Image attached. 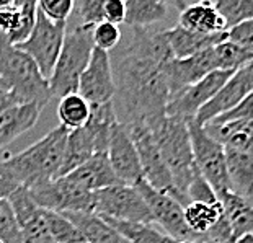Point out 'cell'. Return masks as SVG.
<instances>
[{"label":"cell","instance_id":"6da1fadb","mask_svg":"<svg viewBox=\"0 0 253 243\" xmlns=\"http://www.w3.org/2000/svg\"><path fill=\"white\" fill-rule=\"evenodd\" d=\"M173 59L165 30L154 26L131 28L129 36L116 46L111 61L116 88L113 108L118 122L126 131L152 129L167 118L169 66Z\"/></svg>","mask_w":253,"mask_h":243},{"label":"cell","instance_id":"7a4b0ae2","mask_svg":"<svg viewBox=\"0 0 253 243\" xmlns=\"http://www.w3.org/2000/svg\"><path fill=\"white\" fill-rule=\"evenodd\" d=\"M67 136V129L57 126L28 149L18 154H7L2 159V163L18 185L25 188L57 180L66 152Z\"/></svg>","mask_w":253,"mask_h":243},{"label":"cell","instance_id":"3957f363","mask_svg":"<svg viewBox=\"0 0 253 243\" xmlns=\"http://www.w3.org/2000/svg\"><path fill=\"white\" fill-rule=\"evenodd\" d=\"M150 131H152L155 144H157L167 168L171 175V180H173V199H176L183 207H186L190 204L188 188L198 170L195 159H193L188 122L178 120V118L167 116Z\"/></svg>","mask_w":253,"mask_h":243},{"label":"cell","instance_id":"277c9868","mask_svg":"<svg viewBox=\"0 0 253 243\" xmlns=\"http://www.w3.org/2000/svg\"><path fill=\"white\" fill-rule=\"evenodd\" d=\"M0 80L7 85L20 105L35 103L44 108L52 98L49 82L28 54L10 44L0 35Z\"/></svg>","mask_w":253,"mask_h":243},{"label":"cell","instance_id":"5b68a950","mask_svg":"<svg viewBox=\"0 0 253 243\" xmlns=\"http://www.w3.org/2000/svg\"><path fill=\"white\" fill-rule=\"evenodd\" d=\"M93 49L91 25H80L71 33H66L61 54L56 61L52 75L47 80L52 96L64 98L67 95L77 93L80 77L88 66Z\"/></svg>","mask_w":253,"mask_h":243},{"label":"cell","instance_id":"8992f818","mask_svg":"<svg viewBox=\"0 0 253 243\" xmlns=\"http://www.w3.org/2000/svg\"><path fill=\"white\" fill-rule=\"evenodd\" d=\"M93 214L120 222L155 224L144 198L136 188L127 185H115L95 191Z\"/></svg>","mask_w":253,"mask_h":243},{"label":"cell","instance_id":"52a82bcc","mask_svg":"<svg viewBox=\"0 0 253 243\" xmlns=\"http://www.w3.org/2000/svg\"><path fill=\"white\" fill-rule=\"evenodd\" d=\"M190 131L193 159L198 171L204 176L216 194L230 191L227 163H225V149L217 140H214L206 129L199 126L195 121H186Z\"/></svg>","mask_w":253,"mask_h":243},{"label":"cell","instance_id":"ba28073f","mask_svg":"<svg viewBox=\"0 0 253 243\" xmlns=\"http://www.w3.org/2000/svg\"><path fill=\"white\" fill-rule=\"evenodd\" d=\"M28 190L40 209L59 214L93 212V193L69 180L67 176L40 183Z\"/></svg>","mask_w":253,"mask_h":243},{"label":"cell","instance_id":"9c48e42d","mask_svg":"<svg viewBox=\"0 0 253 243\" xmlns=\"http://www.w3.org/2000/svg\"><path fill=\"white\" fill-rule=\"evenodd\" d=\"M66 26L67 23L51 21L42 15V12L38 10L36 23L30 38L17 46L20 51L26 52L33 59L46 80H49V77L52 75L56 61L59 54H61L64 38H66Z\"/></svg>","mask_w":253,"mask_h":243},{"label":"cell","instance_id":"30bf717a","mask_svg":"<svg viewBox=\"0 0 253 243\" xmlns=\"http://www.w3.org/2000/svg\"><path fill=\"white\" fill-rule=\"evenodd\" d=\"M134 188L144 198V201L154 217V222H157L162 227L167 237L178 242H201V239L196 234H193L188 229L185 222V214H183V206L176 199L165 193L154 190L144 178L139 183H136Z\"/></svg>","mask_w":253,"mask_h":243},{"label":"cell","instance_id":"8fae6325","mask_svg":"<svg viewBox=\"0 0 253 243\" xmlns=\"http://www.w3.org/2000/svg\"><path fill=\"white\" fill-rule=\"evenodd\" d=\"M234 72H224V70H216V72L206 75L199 82L190 85V87L181 88L176 93L170 95L169 103H167L165 115L169 118H178L183 121L195 120L198 111L212 100V96L222 88V85L230 79Z\"/></svg>","mask_w":253,"mask_h":243},{"label":"cell","instance_id":"7c38bea8","mask_svg":"<svg viewBox=\"0 0 253 243\" xmlns=\"http://www.w3.org/2000/svg\"><path fill=\"white\" fill-rule=\"evenodd\" d=\"M131 136L134 145H136L139 160L142 166V176L154 190L160 193H165L169 196H175L173 180L165 162L162 159V154L155 144V139L152 136V131L149 127H136L127 131Z\"/></svg>","mask_w":253,"mask_h":243},{"label":"cell","instance_id":"4fadbf2b","mask_svg":"<svg viewBox=\"0 0 253 243\" xmlns=\"http://www.w3.org/2000/svg\"><path fill=\"white\" fill-rule=\"evenodd\" d=\"M253 91V62L247 64L245 67L239 69L230 75V79L222 85L211 101H208L195 116V121L199 126H206L216 118L235 108Z\"/></svg>","mask_w":253,"mask_h":243},{"label":"cell","instance_id":"5bb4252c","mask_svg":"<svg viewBox=\"0 0 253 243\" xmlns=\"http://www.w3.org/2000/svg\"><path fill=\"white\" fill-rule=\"evenodd\" d=\"M115 91L116 88L110 52L95 47L88 66L80 77L77 93L84 100H87L88 105H103L113 101Z\"/></svg>","mask_w":253,"mask_h":243},{"label":"cell","instance_id":"9a60e30c","mask_svg":"<svg viewBox=\"0 0 253 243\" xmlns=\"http://www.w3.org/2000/svg\"><path fill=\"white\" fill-rule=\"evenodd\" d=\"M106 155H108L111 168L121 185L134 186L144 178L136 145H134L129 132L120 122H116L111 131Z\"/></svg>","mask_w":253,"mask_h":243},{"label":"cell","instance_id":"2e32d148","mask_svg":"<svg viewBox=\"0 0 253 243\" xmlns=\"http://www.w3.org/2000/svg\"><path fill=\"white\" fill-rule=\"evenodd\" d=\"M216 70L217 66H216V57H214L212 47L186 59H173L169 66L170 95L199 82L201 79L216 72Z\"/></svg>","mask_w":253,"mask_h":243},{"label":"cell","instance_id":"e0dca14e","mask_svg":"<svg viewBox=\"0 0 253 243\" xmlns=\"http://www.w3.org/2000/svg\"><path fill=\"white\" fill-rule=\"evenodd\" d=\"M180 12V26L201 35L225 33V23L214 7V2H176Z\"/></svg>","mask_w":253,"mask_h":243},{"label":"cell","instance_id":"ac0fdd59","mask_svg":"<svg viewBox=\"0 0 253 243\" xmlns=\"http://www.w3.org/2000/svg\"><path fill=\"white\" fill-rule=\"evenodd\" d=\"M165 40L169 42V47L175 59H186L201 51L211 49L219 42L225 41V33L201 35L176 25L173 28L165 30Z\"/></svg>","mask_w":253,"mask_h":243},{"label":"cell","instance_id":"d6986e66","mask_svg":"<svg viewBox=\"0 0 253 243\" xmlns=\"http://www.w3.org/2000/svg\"><path fill=\"white\" fill-rule=\"evenodd\" d=\"M67 178L85 188V190H88L90 193L100 191L108 186L121 185L111 168L106 154H95L84 165H80L77 170L69 173Z\"/></svg>","mask_w":253,"mask_h":243},{"label":"cell","instance_id":"ffe728a7","mask_svg":"<svg viewBox=\"0 0 253 243\" xmlns=\"http://www.w3.org/2000/svg\"><path fill=\"white\" fill-rule=\"evenodd\" d=\"M204 129L225 150L253 155V121L206 124Z\"/></svg>","mask_w":253,"mask_h":243},{"label":"cell","instance_id":"44dd1931","mask_svg":"<svg viewBox=\"0 0 253 243\" xmlns=\"http://www.w3.org/2000/svg\"><path fill=\"white\" fill-rule=\"evenodd\" d=\"M42 108L35 103L15 105L0 115V149L30 131L40 120Z\"/></svg>","mask_w":253,"mask_h":243},{"label":"cell","instance_id":"7402d4cb","mask_svg":"<svg viewBox=\"0 0 253 243\" xmlns=\"http://www.w3.org/2000/svg\"><path fill=\"white\" fill-rule=\"evenodd\" d=\"M95 154L101 152L98 149V144H96V139L93 137V134L90 132L87 126L75 129V131H69L59 178H64L69 173H72L74 170H77L80 165H84Z\"/></svg>","mask_w":253,"mask_h":243},{"label":"cell","instance_id":"603a6c76","mask_svg":"<svg viewBox=\"0 0 253 243\" xmlns=\"http://www.w3.org/2000/svg\"><path fill=\"white\" fill-rule=\"evenodd\" d=\"M230 191L253 206V155L225 150Z\"/></svg>","mask_w":253,"mask_h":243},{"label":"cell","instance_id":"cb8c5ba5","mask_svg":"<svg viewBox=\"0 0 253 243\" xmlns=\"http://www.w3.org/2000/svg\"><path fill=\"white\" fill-rule=\"evenodd\" d=\"M64 215L82 234L85 243H129L93 212H66Z\"/></svg>","mask_w":253,"mask_h":243},{"label":"cell","instance_id":"d4e9b609","mask_svg":"<svg viewBox=\"0 0 253 243\" xmlns=\"http://www.w3.org/2000/svg\"><path fill=\"white\" fill-rule=\"evenodd\" d=\"M219 202L222 204L224 212L227 215L232 242L244 235H253V206L239 198L232 191H224L217 194Z\"/></svg>","mask_w":253,"mask_h":243},{"label":"cell","instance_id":"484cf974","mask_svg":"<svg viewBox=\"0 0 253 243\" xmlns=\"http://www.w3.org/2000/svg\"><path fill=\"white\" fill-rule=\"evenodd\" d=\"M169 3L162 0H127L125 23L129 28H152L167 17Z\"/></svg>","mask_w":253,"mask_h":243},{"label":"cell","instance_id":"4316f807","mask_svg":"<svg viewBox=\"0 0 253 243\" xmlns=\"http://www.w3.org/2000/svg\"><path fill=\"white\" fill-rule=\"evenodd\" d=\"M185 222L193 234H196L204 243V235L217 224V220L222 217L224 207L220 202L216 204H203V202H190L186 207H183Z\"/></svg>","mask_w":253,"mask_h":243},{"label":"cell","instance_id":"83f0119b","mask_svg":"<svg viewBox=\"0 0 253 243\" xmlns=\"http://www.w3.org/2000/svg\"><path fill=\"white\" fill-rule=\"evenodd\" d=\"M57 118L67 131H75L87 124L90 118V105L79 93H72L61 98L57 106Z\"/></svg>","mask_w":253,"mask_h":243},{"label":"cell","instance_id":"f1b7e54d","mask_svg":"<svg viewBox=\"0 0 253 243\" xmlns=\"http://www.w3.org/2000/svg\"><path fill=\"white\" fill-rule=\"evenodd\" d=\"M101 219L110 227H113V229L129 243H167L169 242V237L155 229L154 225L120 222V220H111L105 217H101Z\"/></svg>","mask_w":253,"mask_h":243},{"label":"cell","instance_id":"f546056e","mask_svg":"<svg viewBox=\"0 0 253 243\" xmlns=\"http://www.w3.org/2000/svg\"><path fill=\"white\" fill-rule=\"evenodd\" d=\"M214 57H216L217 70H224V72H237L239 69L245 67L247 64L253 62V54L242 49V47L235 46L230 41H222L217 46L212 47Z\"/></svg>","mask_w":253,"mask_h":243},{"label":"cell","instance_id":"4dcf8cb0","mask_svg":"<svg viewBox=\"0 0 253 243\" xmlns=\"http://www.w3.org/2000/svg\"><path fill=\"white\" fill-rule=\"evenodd\" d=\"M42 212H44V219L54 243H85L82 234L75 229V225L64 214L44 209H42Z\"/></svg>","mask_w":253,"mask_h":243},{"label":"cell","instance_id":"1f68e13d","mask_svg":"<svg viewBox=\"0 0 253 243\" xmlns=\"http://www.w3.org/2000/svg\"><path fill=\"white\" fill-rule=\"evenodd\" d=\"M214 7L227 30L253 18V0H219L214 2Z\"/></svg>","mask_w":253,"mask_h":243},{"label":"cell","instance_id":"d6a6232c","mask_svg":"<svg viewBox=\"0 0 253 243\" xmlns=\"http://www.w3.org/2000/svg\"><path fill=\"white\" fill-rule=\"evenodd\" d=\"M36 12H38V2H35V0H21L18 23L12 33L5 36L10 44L18 46L28 40L36 23Z\"/></svg>","mask_w":253,"mask_h":243},{"label":"cell","instance_id":"836d02e7","mask_svg":"<svg viewBox=\"0 0 253 243\" xmlns=\"http://www.w3.org/2000/svg\"><path fill=\"white\" fill-rule=\"evenodd\" d=\"M20 230L23 243H54L42 209H38L36 214L31 215L25 224H21Z\"/></svg>","mask_w":253,"mask_h":243},{"label":"cell","instance_id":"e575fe53","mask_svg":"<svg viewBox=\"0 0 253 243\" xmlns=\"http://www.w3.org/2000/svg\"><path fill=\"white\" fill-rule=\"evenodd\" d=\"M7 201L10 204V207L13 209V214H15V217H17L18 225L25 224L26 220L33 214H36L38 209H40L36 206V202L33 201V198H31L30 190L25 186L17 188V190L8 196Z\"/></svg>","mask_w":253,"mask_h":243},{"label":"cell","instance_id":"d590c367","mask_svg":"<svg viewBox=\"0 0 253 243\" xmlns=\"http://www.w3.org/2000/svg\"><path fill=\"white\" fill-rule=\"evenodd\" d=\"M0 242L23 243L20 225L13 214V209L10 207L7 199L0 201Z\"/></svg>","mask_w":253,"mask_h":243},{"label":"cell","instance_id":"8d00e7d4","mask_svg":"<svg viewBox=\"0 0 253 243\" xmlns=\"http://www.w3.org/2000/svg\"><path fill=\"white\" fill-rule=\"evenodd\" d=\"M121 42V30L120 26L103 21V23L93 26V44L98 49L110 52L116 49V46Z\"/></svg>","mask_w":253,"mask_h":243},{"label":"cell","instance_id":"74e56055","mask_svg":"<svg viewBox=\"0 0 253 243\" xmlns=\"http://www.w3.org/2000/svg\"><path fill=\"white\" fill-rule=\"evenodd\" d=\"M75 8L74 0H40L38 10L56 23H66Z\"/></svg>","mask_w":253,"mask_h":243},{"label":"cell","instance_id":"f35d334b","mask_svg":"<svg viewBox=\"0 0 253 243\" xmlns=\"http://www.w3.org/2000/svg\"><path fill=\"white\" fill-rule=\"evenodd\" d=\"M188 201L190 202H203V204H216L219 198L211 185L204 180V176L196 170L190 188H188Z\"/></svg>","mask_w":253,"mask_h":243},{"label":"cell","instance_id":"ab89813d","mask_svg":"<svg viewBox=\"0 0 253 243\" xmlns=\"http://www.w3.org/2000/svg\"><path fill=\"white\" fill-rule=\"evenodd\" d=\"M225 40L253 54V18L225 31Z\"/></svg>","mask_w":253,"mask_h":243},{"label":"cell","instance_id":"60d3db41","mask_svg":"<svg viewBox=\"0 0 253 243\" xmlns=\"http://www.w3.org/2000/svg\"><path fill=\"white\" fill-rule=\"evenodd\" d=\"M103 5L105 0H79V2H75V7L84 20V25L91 26H96L105 21Z\"/></svg>","mask_w":253,"mask_h":243},{"label":"cell","instance_id":"b9f144b4","mask_svg":"<svg viewBox=\"0 0 253 243\" xmlns=\"http://www.w3.org/2000/svg\"><path fill=\"white\" fill-rule=\"evenodd\" d=\"M230 121H253V91L250 95H247L235 108L220 115L209 124H222Z\"/></svg>","mask_w":253,"mask_h":243},{"label":"cell","instance_id":"7bdbcfd3","mask_svg":"<svg viewBox=\"0 0 253 243\" xmlns=\"http://www.w3.org/2000/svg\"><path fill=\"white\" fill-rule=\"evenodd\" d=\"M103 13L105 21L120 26L121 23H125L126 18V2H123V0H105Z\"/></svg>","mask_w":253,"mask_h":243},{"label":"cell","instance_id":"ee69618b","mask_svg":"<svg viewBox=\"0 0 253 243\" xmlns=\"http://www.w3.org/2000/svg\"><path fill=\"white\" fill-rule=\"evenodd\" d=\"M20 5H21V0H17V5H15L13 8L2 10V12H0V35L2 36H7L8 33H12L15 30V26H17L18 18H20Z\"/></svg>","mask_w":253,"mask_h":243},{"label":"cell","instance_id":"f6af8a7d","mask_svg":"<svg viewBox=\"0 0 253 243\" xmlns=\"http://www.w3.org/2000/svg\"><path fill=\"white\" fill-rule=\"evenodd\" d=\"M17 188H20V185L12 176V173L5 168L2 163V159H0V201L8 199V196L17 190Z\"/></svg>","mask_w":253,"mask_h":243},{"label":"cell","instance_id":"bcb514c9","mask_svg":"<svg viewBox=\"0 0 253 243\" xmlns=\"http://www.w3.org/2000/svg\"><path fill=\"white\" fill-rule=\"evenodd\" d=\"M15 105H20V103L13 96L12 91H2V93H0V115H2L5 110H8V108H12Z\"/></svg>","mask_w":253,"mask_h":243},{"label":"cell","instance_id":"7dc6e473","mask_svg":"<svg viewBox=\"0 0 253 243\" xmlns=\"http://www.w3.org/2000/svg\"><path fill=\"white\" fill-rule=\"evenodd\" d=\"M232 243H253V235H244L240 239L234 240Z\"/></svg>","mask_w":253,"mask_h":243},{"label":"cell","instance_id":"c3c4849f","mask_svg":"<svg viewBox=\"0 0 253 243\" xmlns=\"http://www.w3.org/2000/svg\"><path fill=\"white\" fill-rule=\"evenodd\" d=\"M167 243H201V242H178V240H173V239H170L169 237V242Z\"/></svg>","mask_w":253,"mask_h":243},{"label":"cell","instance_id":"681fc988","mask_svg":"<svg viewBox=\"0 0 253 243\" xmlns=\"http://www.w3.org/2000/svg\"><path fill=\"white\" fill-rule=\"evenodd\" d=\"M2 91H10V88L2 82V80H0V93H2Z\"/></svg>","mask_w":253,"mask_h":243},{"label":"cell","instance_id":"f907efd6","mask_svg":"<svg viewBox=\"0 0 253 243\" xmlns=\"http://www.w3.org/2000/svg\"><path fill=\"white\" fill-rule=\"evenodd\" d=\"M0 243H3V242H0Z\"/></svg>","mask_w":253,"mask_h":243}]
</instances>
